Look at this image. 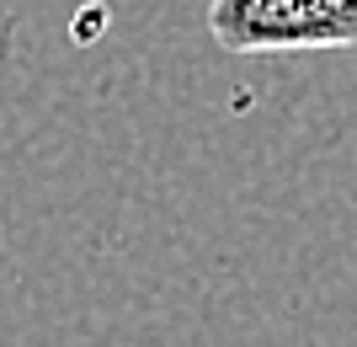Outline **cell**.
Here are the masks:
<instances>
[{"instance_id":"obj_1","label":"cell","mask_w":357,"mask_h":347,"mask_svg":"<svg viewBox=\"0 0 357 347\" xmlns=\"http://www.w3.org/2000/svg\"><path fill=\"white\" fill-rule=\"evenodd\" d=\"M208 38L224 54L357 48V0H213Z\"/></svg>"}]
</instances>
